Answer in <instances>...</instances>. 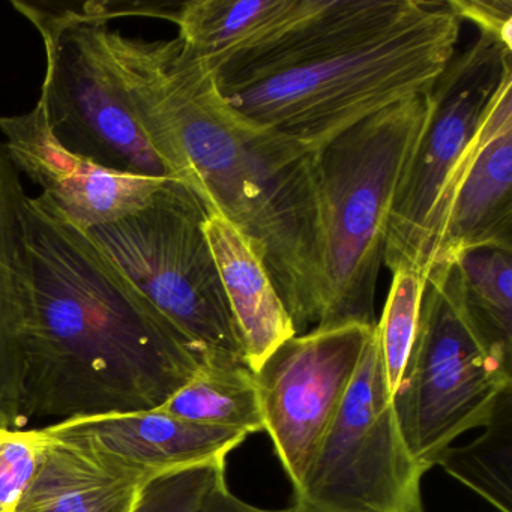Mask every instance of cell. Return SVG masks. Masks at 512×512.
<instances>
[{
  "instance_id": "6da1fadb",
  "label": "cell",
  "mask_w": 512,
  "mask_h": 512,
  "mask_svg": "<svg viewBox=\"0 0 512 512\" xmlns=\"http://www.w3.org/2000/svg\"><path fill=\"white\" fill-rule=\"evenodd\" d=\"M103 40L154 151L175 181L241 230L296 334L322 316L316 151L233 112L179 38Z\"/></svg>"
},
{
  "instance_id": "7a4b0ae2",
  "label": "cell",
  "mask_w": 512,
  "mask_h": 512,
  "mask_svg": "<svg viewBox=\"0 0 512 512\" xmlns=\"http://www.w3.org/2000/svg\"><path fill=\"white\" fill-rule=\"evenodd\" d=\"M22 220L32 277L26 424L163 406L205 364L199 349L49 200L26 196Z\"/></svg>"
},
{
  "instance_id": "3957f363",
  "label": "cell",
  "mask_w": 512,
  "mask_h": 512,
  "mask_svg": "<svg viewBox=\"0 0 512 512\" xmlns=\"http://www.w3.org/2000/svg\"><path fill=\"white\" fill-rule=\"evenodd\" d=\"M460 31L446 2L322 0L211 76L233 112L316 151L362 119L427 94Z\"/></svg>"
},
{
  "instance_id": "277c9868",
  "label": "cell",
  "mask_w": 512,
  "mask_h": 512,
  "mask_svg": "<svg viewBox=\"0 0 512 512\" xmlns=\"http://www.w3.org/2000/svg\"><path fill=\"white\" fill-rule=\"evenodd\" d=\"M427 107V94L400 101L316 149L322 278L316 328L377 325L374 299L389 215Z\"/></svg>"
},
{
  "instance_id": "5b68a950",
  "label": "cell",
  "mask_w": 512,
  "mask_h": 512,
  "mask_svg": "<svg viewBox=\"0 0 512 512\" xmlns=\"http://www.w3.org/2000/svg\"><path fill=\"white\" fill-rule=\"evenodd\" d=\"M40 32L46 74L40 106L59 145L124 175L173 179L146 137L103 40L113 5L53 10L13 2ZM175 181V179H173Z\"/></svg>"
},
{
  "instance_id": "8992f818",
  "label": "cell",
  "mask_w": 512,
  "mask_h": 512,
  "mask_svg": "<svg viewBox=\"0 0 512 512\" xmlns=\"http://www.w3.org/2000/svg\"><path fill=\"white\" fill-rule=\"evenodd\" d=\"M206 217L202 199L169 179L136 214L89 232L205 362L245 364L244 344L203 229Z\"/></svg>"
},
{
  "instance_id": "52a82bcc",
  "label": "cell",
  "mask_w": 512,
  "mask_h": 512,
  "mask_svg": "<svg viewBox=\"0 0 512 512\" xmlns=\"http://www.w3.org/2000/svg\"><path fill=\"white\" fill-rule=\"evenodd\" d=\"M511 391L512 371L487 352L461 313L449 265L434 266L415 340L392 392L407 448L433 469L461 434L488 425Z\"/></svg>"
},
{
  "instance_id": "ba28073f",
  "label": "cell",
  "mask_w": 512,
  "mask_h": 512,
  "mask_svg": "<svg viewBox=\"0 0 512 512\" xmlns=\"http://www.w3.org/2000/svg\"><path fill=\"white\" fill-rule=\"evenodd\" d=\"M427 472L398 427L376 325L337 415L293 488V505L302 512H425Z\"/></svg>"
},
{
  "instance_id": "9c48e42d",
  "label": "cell",
  "mask_w": 512,
  "mask_h": 512,
  "mask_svg": "<svg viewBox=\"0 0 512 512\" xmlns=\"http://www.w3.org/2000/svg\"><path fill=\"white\" fill-rule=\"evenodd\" d=\"M512 73V50L479 34L452 56L427 92V116L392 203L383 266L427 278L433 253V215L469 148L500 83Z\"/></svg>"
},
{
  "instance_id": "30bf717a",
  "label": "cell",
  "mask_w": 512,
  "mask_h": 512,
  "mask_svg": "<svg viewBox=\"0 0 512 512\" xmlns=\"http://www.w3.org/2000/svg\"><path fill=\"white\" fill-rule=\"evenodd\" d=\"M374 326L295 335L254 373L265 431L293 488L301 484L337 415Z\"/></svg>"
},
{
  "instance_id": "8fae6325",
  "label": "cell",
  "mask_w": 512,
  "mask_h": 512,
  "mask_svg": "<svg viewBox=\"0 0 512 512\" xmlns=\"http://www.w3.org/2000/svg\"><path fill=\"white\" fill-rule=\"evenodd\" d=\"M482 247L512 250V73L491 98L437 203L428 272Z\"/></svg>"
},
{
  "instance_id": "7c38bea8",
  "label": "cell",
  "mask_w": 512,
  "mask_h": 512,
  "mask_svg": "<svg viewBox=\"0 0 512 512\" xmlns=\"http://www.w3.org/2000/svg\"><path fill=\"white\" fill-rule=\"evenodd\" d=\"M11 163L25 173L71 223L91 230L145 208L169 179L140 178L104 169L59 145L40 103L0 118Z\"/></svg>"
},
{
  "instance_id": "4fadbf2b",
  "label": "cell",
  "mask_w": 512,
  "mask_h": 512,
  "mask_svg": "<svg viewBox=\"0 0 512 512\" xmlns=\"http://www.w3.org/2000/svg\"><path fill=\"white\" fill-rule=\"evenodd\" d=\"M44 428L55 436L82 440L149 479L227 460L248 437L242 431L197 424L160 410L71 419Z\"/></svg>"
},
{
  "instance_id": "5bb4252c",
  "label": "cell",
  "mask_w": 512,
  "mask_h": 512,
  "mask_svg": "<svg viewBox=\"0 0 512 512\" xmlns=\"http://www.w3.org/2000/svg\"><path fill=\"white\" fill-rule=\"evenodd\" d=\"M26 193L0 142V425L25 428L23 367L32 311V277L23 232Z\"/></svg>"
},
{
  "instance_id": "9a60e30c",
  "label": "cell",
  "mask_w": 512,
  "mask_h": 512,
  "mask_svg": "<svg viewBox=\"0 0 512 512\" xmlns=\"http://www.w3.org/2000/svg\"><path fill=\"white\" fill-rule=\"evenodd\" d=\"M203 229L244 344L245 364L256 373L281 344L298 335L295 325L247 236L214 212Z\"/></svg>"
},
{
  "instance_id": "2e32d148",
  "label": "cell",
  "mask_w": 512,
  "mask_h": 512,
  "mask_svg": "<svg viewBox=\"0 0 512 512\" xmlns=\"http://www.w3.org/2000/svg\"><path fill=\"white\" fill-rule=\"evenodd\" d=\"M44 431L40 470L17 512H131L149 481L145 473L82 440Z\"/></svg>"
},
{
  "instance_id": "e0dca14e",
  "label": "cell",
  "mask_w": 512,
  "mask_h": 512,
  "mask_svg": "<svg viewBox=\"0 0 512 512\" xmlns=\"http://www.w3.org/2000/svg\"><path fill=\"white\" fill-rule=\"evenodd\" d=\"M322 0H190L175 23L188 53L214 74L316 13Z\"/></svg>"
},
{
  "instance_id": "ac0fdd59",
  "label": "cell",
  "mask_w": 512,
  "mask_h": 512,
  "mask_svg": "<svg viewBox=\"0 0 512 512\" xmlns=\"http://www.w3.org/2000/svg\"><path fill=\"white\" fill-rule=\"evenodd\" d=\"M449 269L464 319L487 352L512 371V250L473 248Z\"/></svg>"
},
{
  "instance_id": "d6986e66",
  "label": "cell",
  "mask_w": 512,
  "mask_h": 512,
  "mask_svg": "<svg viewBox=\"0 0 512 512\" xmlns=\"http://www.w3.org/2000/svg\"><path fill=\"white\" fill-rule=\"evenodd\" d=\"M155 410L248 436L265 431L256 374L245 364L205 362Z\"/></svg>"
},
{
  "instance_id": "ffe728a7",
  "label": "cell",
  "mask_w": 512,
  "mask_h": 512,
  "mask_svg": "<svg viewBox=\"0 0 512 512\" xmlns=\"http://www.w3.org/2000/svg\"><path fill=\"white\" fill-rule=\"evenodd\" d=\"M437 466L494 511L512 512V391L502 398L484 433L467 445L451 446Z\"/></svg>"
},
{
  "instance_id": "44dd1931",
  "label": "cell",
  "mask_w": 512,
  "mask_h": 512,
  "mask_svg": "<svg viewBox=\"0 0 512 512\" xmlns=\"http://www.w3.org/2000/svg\"><path fill=\"white\" fill-rule=\"evenodd\" d=\"M425 284L427 278L419 272L409 269L392 272L388 299L382 317L377 320V334L391 392L400 382L415 340Z\"/></svg>"
},
{
  "instance_id": "7402d4cb",
  "label": "cell",
  "mask_w": 512,
  "mask_h": 512,
  "mask_svg": "<svg viewBox=\"0 0 512 512\" xmlns=\"http://www.w3.org/2000/svg\"><path fill=\"white\" fill-rule=\"evenodd\" d=\"M226 461H211L149 479L131 512L205 511L215 488L226 481Z\"/></svg>"
},
{
  "instance_id": "603a6c76",
  "label": "cell",
  "mask_w": 512,
  "mask_h": 512,
  "mask_svg": "<svg viewBox=\"0 0 512 512\" xmlns=\"http://www.w3.org/2000/svg\"><path fill=\"white\" fill-rule=\"evenodd\" d=\"M44 428L0 425V512H17L31 488L46 448Z\"/></svg>"
},
{
  "instance_id": "cb8c5ba5",
  "label": "cell",
  "mask_w": 512,
  "mask_h": 512,
  "mask_svg": "<svg viewBox=\"0 0 512 512\" xmlns=\"http://www.w3.org/2000/svg\"><path fill=\"white\" fill-rule=\"evenodd\" d=\"M449 10L512 50V0H448Z\"/></svg>"
},
{
  "instance_id": "d4e9b609",
  "label": "cell",
  "mask_w": 512,
  "mask_h": 512,
  "mask_svg": "<svg viewBox=\"0 0 512 512\" xmlns=\"http://www.w3.org/2000/svg\"><path fill=\"white\" fill-rule=\"evenodd\" d=\"M203 512H302L295 505L286 509H263L236 497L227 487V481L218 485L209 497Z\"/></svg>"
}]
</instances>
